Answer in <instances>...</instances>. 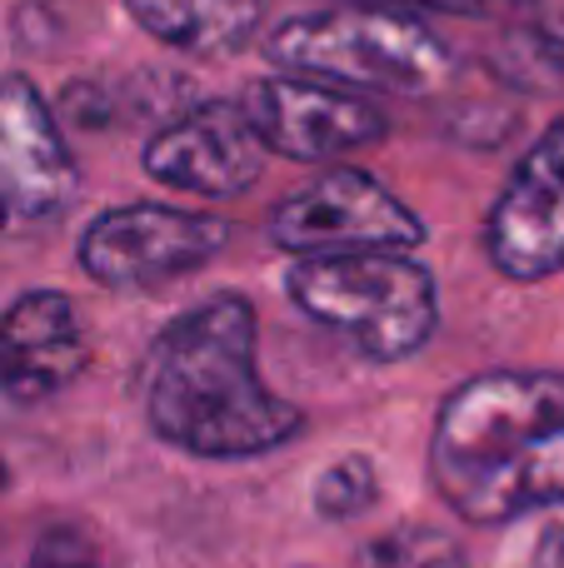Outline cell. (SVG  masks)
<instances>
[{"instance_id":"obj_12","label":"cell","mask_w":564,"mask_h":568,"mask_svg":"<svg viewBox=\"0 0 564 568\" xmlns=\"http://www.w3.org/2000/svg\"><path fill=\"white\" fill-rule=\"evenodd\" d=\"M130 20L185 55H230L255 36L265 0H125Z\"/></svg>"},{"instance_id":"obj_14","label":"cell","mask_w":564,"mask_h":568,"mask_svg":"<svg viewBox=\"0 0 564 568\" xmlns=\"http://www.w3.org/2000/svg\"><path fill=\"white\" fill-rule=\"evenodd\" d=\"M495 70L505 80H540V90L560 85L564 80V16L515 30L505 40V50L495 55Z\"/></svg>"},{"instance_id":"obj_7","label":"cell","mask_w":564,"mask_h":568,"mask_svg":"<svg viewBox=\"0 0 564 568\" xmlns=\"http://www.w3.org/2000/svg\"><path fill=\"white\" fill-rule=\"evenodd\" d=\"M240 105H245L255 135L265 140V150L305 160V165H335V160L365 155L390 135V115L375 100L315 75L250 80Z\"/></svg>"},{"instance_id":"obj_13","label":"cell","mask_w":564,"mask_h":568,"mask_svg":"<svg viewBox=\"0 0 564 568\" xmlns=\"http://www.w3.org/2000/svg\"><path fill=\"white\" fill-rule=\"evenodd\" d=\"M355 568H470V554L460 549L455 534L435 529V524H405V529L365 544Z\"/></svg>"},{"instance_id":"obj_9","label":"cell","mask_w":564,"mask_h":568,"mask_svg":"<svg viewBox=\"0 0 564 568\" xmlns=\"http://www.w3.org/2000/svg\"><path fill=\"white\" fill-rule=\"evenodd\" d=\"M75 185V155L40 90L26 75H0V235L56 220Z\"/></svg>"},{"instance_id":"obj_1","label":"cell","mask_w":564,"mask_h":568,"mask_svg":"<svg viewBox=\"0 0 564 568\" xmlns=\"http://www.w3.org/2000/svg\"><path fill=\"white\" fill-rule=\"evenodd\" d=\"M255 344V304L245 294L225 290L175 314L150 339L140 374L150 434L195 459L285 449L305 429V414L260 379Z\"/></svg>"},{"instance_id":"obj_18","label":"cell","mask_w":564,"mask_h":568,"mask_svg":"<svg viewBox=\"0 0 564 568\" xmlns=\"http://www.w3.org/2000/svg\"><path fill=\"white\" fill-rule=\"evenodd\" d=\"M0 489H6V464H0Z\"/></svg>"},{"instance_id":"obj_16","label":"cell","mask_w":564,"mask_h":568,"mask_svg":"<svg viewBox=\"0 0 564 568\" xmlns=\"http://www.w3.org/2000/svg\"><path fill=\"white\" fill-rule=\"evenodd\" d=\"M26 568H110V564L100 559L95 544H90L80 529H50L46 539L30 549Z\"/></svg>"},{"instance_id":"obj_11","label":"cell","mask_w":564,"mask_h":568,"mask_svg":"<svg viewBox=\"0 0 564 568\" xmlns=\"http://www.w3.org/2000/svg\"><path fill=\"white\" fill-rule=\"evenodd\" d=\"M90 359L70 294L26 290L0 314V394L10 404H46L80 379Z\"/></svg>"},{"instance_id":"obj_15","label":"cell","mask_w":564,"mask_h":568,"mask_svg":"<svg viewBox=\"0 0 564 568\" xmlns=\"http://www.w3.org/2000/svg\"><path fill=\"white\" fill-rule=\"evenodd\" d=\"M375 499H380V479L365 454H345L315 479V514L330 524L360 519V514L375 509Z\"/></svg>"},{"instance_id":"obj_2","label":"cell","mask_w":564,"mask_h":568,"mask_svg":"<svg viewBox=\"0 0 564 568\" xmlns=\"http://www.w3.org/2000/svg\"><path fill=\"white\" fill-rule=\"evenodd\" d=\"M430 484L465 524L564 504V369H485L440 399Z\"/></svg>"},{"instance_id":"obj_6","label":"cell","mask_w":564,"mask_h":568,"mask_svg":"<svg viewBox=\"0 0 564 568\" xmlns=\"http://www.w3.org/2000/svg\"><path fill=\"white\" fill-rule=\"evenodd\" d=\"M230 245V220L175 205H115L95 215L80 235V270L105 290H145V284L190 275Z\"/></svg>"},{"instance_id":"obj_10","label":"cell","mask_w":564,"mask_h":568,"mask_svg":"<svg viewBox=\"0 0 564 568\" xmlns=\"http://www.w3.org/2000/svg\"><path fill=\"white\" fill-rule=\"evenodd\" d=\"M260 170H265V140L255 135L240 100H205L145 145L150 180L205 200L245 195L260 185Z\"/></svg>"},{"instance_id":"obj_3","label":"cell","mask_w":564,"mask_h":568,"mask_svg":"<svg viewBox=\"0 0 564 568\" xmlns=\"http://www.w3.org/2000/svg\"><path fill=\"white\" fill-rule=\"evenodd\" d=\"M265 55L295 75H315L345 90H385V95H430L455 70L450 45L425 20L370 0L280 20L270 30Z\"/></svg>"},{"instance_id":"obj_8","label":"cell","mask_w":564,"mask_h":568,"mask_svg":"<svg viewBox=\"0 0 564 568\" xmlns=\"http://www.w3.org/2000/svg\"><path fill=\"white\" fill-rule=\"evenodd\" d=\"M485 255L515 284L564 270V115L510 170L485 220Z\"/></svg>"},{"instance_id":"obj_5","label":"cell","mask_w":564,"mask_h":568,"mask_svg":"<svg viewBox=\"0 0 564 568\" xmlns=\"http://www.w3.org/2000/svg\"><path fill=\"white\" fill-rule=\"evenodd\" d=\"M270 240L305 255H350V250H415L425 245V220L355 165H335L270 215Z\"/></svg>"},{"instance_id":"obj_17","label":"cell","mask_w":564,"mask_h":568,"mask_svg":"<svg viewBox=\"0 0 564 568\" xmlns=\"http://www.w3.org/2000/svg\"><path fill=\"white\" fill-rule=\"evenodd\" d=\"M370 6H395V10H450V16H515V10L535 6V0H370Z\"/></svg>"},{"instance_id":"obj_4","label":"cell","mask_w":564,"mask_h":568,"mask_svg":"<svg viewBox=\"0 0 564 568\" xmlns=\"http://www.w3.org/2000/svg\"><path fill=\"white\" fill-rule=\"evenodd\" d=\"M290 300L375 364L420 354L440 329V284L405 250L305 255L290 265Z\"/></svg>"}]
</instances>
